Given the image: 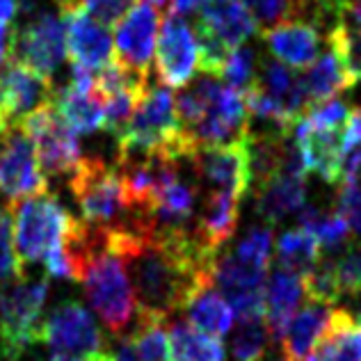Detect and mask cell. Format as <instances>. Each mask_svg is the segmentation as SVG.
I'll use <instances>...</instances> for the list:
<instances>
[{
  "mask_svg": "<svg viewBox=\"0 0 361 361\" xmlns=\"http://www.w3.org/2000/svg\"><path fill=\"white\" fill-rule=\"evenodd\" d=\"M60 14L64 21L66 53L75 66L101 71L115 62V44H112L110 30L87 16V12L78 5V0L64 5Z\"/></svg>",
  "mask_w": 361,
  "mask_h": 361,
  "instance_id": "9a60e30c",
  "label": "cell"
},
{
  "mask_svg": "<svg viewBox=\"0 0 361 361\" xmlns=\"http://www.w3.org/2000/svg\"><path fill=\"white\" fill-rule=\"evenodd\" d=\"M318 5H331V3H336V0H316Z\"/></svg>",
  "mask_w": 361,
  "mask_h": 361,
  "instance_id": "b9f144b4",
  "label": "cell"
},
{
  "mask_svg": "<svg viewBox=\"0 0 361 361\" xmlns=\"http://www.w3.org/2000/svg\"><path fill=\"white\" fill-rule=\"evenodd\" d=\"M21 268L12 243V206L0 204V279L21 277Z\"/></svg>",
  "mask_w": 361,
  "mask_h": 361,
  "instance_id": "e575fe53",
  "label": "cell"
},
{
  "mask_svg": "<svg viewBox=\"0 0 361 361\" xmlns=\"http://www.w3.org/2000/svg\"><path fill=\"white\" fill-rule=\"evenodd\" d=\"M192 30L213 37L231 51L259 35L261 27L240 0H202Z\"/></svg>",
  "mask_w": 361,
  "mask_h": 361,
  "instance_id": "ac0fdd59",
  "label": "cell"
},
{
  "mask_svg": "<svg viewBox=\"0 0 361 361\" xmlns=\"http://www.w3.org/2000/svg\"><path fill=\"white\" fill-rule=\"evenodd\" d=\"M75 217L51 192L12 202V243L18 263H44V259L69 235Z\"/></svg>",
  "mask_w": 361,
  "mask_h": 361,
  "instance_id": "3957f363",
  "label": "cell"
},
{
  "mask_svg": "<svg viewBox=\"0 0 361 361\" xmlns=\"http://www.w3.org/2000/svg\"><path fill=\"white\" fill-rule=\"evenodd\" d=\"M256 211L268 224L283 220L286 215L300 211L307 202V172H304L300 151L288 137L283 147L279 167L270 176L256 180Z\"/></svg>",
  "mask_w": 361,
  "mask_h": 361,
  "instance_id": "ba28073f",
  "label": "cell"
},
{
  "mask_svg": "<svg viewBox=\"0 0 361 361\" xmlns=\"http://www.w3.org/2000/svg\"><path fill=\"white\" fill-rule=\"evenodd\" d=\"M272 247H274V233L270 226H261V229H252L245 238L238 243V247L231 252L235 259L243 263L256 265V268L268 270L272 259Z\"/></svg>",
  "mask_w": 361,
  "mask_h": 361,
  "instance_id": "836d02e7",
  "label": "cell"
},
{
  "mask_svg": "<svg viewBox=\"0 0 361 361\" xmlns=\"http://www.w3.org/2000/svg\"><path fill=\"white\" fill-rule=\"evenodd\" d=\"M66 55L64 44V21L49 9L25 18V23L12 25V44L9 60H18L30 69L51 78L62 66Z\"/></svg>",
  "mask_w": 361,
  "mask_h": 361,
  "instance_id": "52a82bcc",
  "label": "cell"
},
{
  "mask_svg": "<svg viewBox=\"0 0 361 361\" xmlns=\"http://www.w3.org/2000/svg\"><path fill=\"white\" fill-rule=\"evenodd\" d=\"M115 361H172L165 322L137 320V325L112 353Z\"/></svg>",
  "mask_w": 361,
  "mask_h": 361,
  "instance_id": "d4e9b609",
  "label": "cell"
},
{
  "mask_svg": "<svg viewBox=\"0 0 361 361\" xmlns=\"http://www.w3.org/2000/svg\"><path fill=\"white\" fill-rule=\"evenodd\" d=\"M281 361H283V359H281Z\"/></svg>",
  "mask_w": 361,
  "mask_h": 361,
  "instance_id": "f6af8a7d",
  "label": "cell"
},
{
  "mask_svg": "<svg viewBox=\"0 0 361 361\" xmlns=\"http://www.w3.org/2000/svg\"><path fill=\"white\" fill-rule=\"evenodd\" d=\"M18 16V0H0V27H9Z\"/></svg>",
  "mask_w": 361,
  "mask_h": 361,
  "instance_id": "8d00e7d4",
  "label": "cell"
},
{
  "mask_svg": "<svg viewBox=\"0 0 361 361\" xmlns=\"http://www.w3.org/2000/svg\"><path fill=\"white\" fill-rule=\"evenodd\" d=\"M53 80L18 60L0 69V121L5 128L18 126L30 112L53 101Z\"/></svg>",
  "mask_w": 361,
  "mask_h": 361,
  "instance_id": "4fadbf2b",
  "label": "cell"
},
{
  "mask_svg": "<svg viewBox=\"0 0 361 361\" xmlns=\"http://www.w3.org/2000/svg\"><path fill=\"white\" fill-rule=\"evenodd\" d=\"M320 263L325 265L338 300L341 298H359L361 295V245L359 243H345L338 247V254L320 256Z\"/></svg>",
  "mask_w": 361,
  "mask_h": 361,
  "instance_id": "f1b7e54d",
  "label": "cell"
},
{
  "mask_svg": "<svg viewBox=\"0 0 361 361\" xmlns=\"http://www.w3.org/2000/svg\"><path fill=\"white\" fill-rule=\"evenodd\" d=\"M172 361H224L222 338H211L188 320H174L167 331Z\"/></svg>",
  "mask_w": 361,
  "mask_h": 361,
  "instance_id": "4316f807",
  "label": "cell"
},
{
  "mask_svg": "<svg viewBox=\"0 0 361 361\" xmlns=\"http://www.w3.org/2000/svg\"><path fill=\"white\" fill-rule=\"evenodd\" d=\"M256 73H259L256 53L247 44H243L238 49H231L229 55H226L220 78L224 80V85H229V87L245 92L256 80Z\"/></svg>",
  "mask_w": 361,
  "mask_h": 361,
  "instance_id": "d6a6232c",
  "label": "cell"
},
{
  "mask_svg": "<svg viewBox=\"0 0 361 361\" xmlns=\"http://www.w3.org/2000/svg\"><path fill=\"white\" fill-rule=\"evenodd\" d=\"M320 21L311 16H293L261 30V37L274 60L288 69H309L320 55Z\"/></svg>",
  "mask_w": 361,
  "mask_h": 361,
  "instance_id": "2e32d148",
  "label": "cell"
},
{
  "mask_svg": "<svg viewBox=\"0 0 361 361\" xmlns=\"http://www.w3.org/2000/svg\"><path fill=\"white\" fill-rule=\"evenodd\" d=\"M300 78H302L304 94H307L309 108L336 99L338 94H343L345 90L357 85L355 75L348 66L345 55H343V49H341L336 35L331 30L327 32L325 53H320L316 62L309 66V71L300 75Z\"/></svg>",
  "mask_w": 361,
  "mask_h": 361,
  "instance_id": "d6986e66",
  "label": "cell"
},
{
  "mask_svg": "<svg viewBox=\"0 0 361 361\" xmlns=\"http://www.w3.org/2000/svg\"><path fill=\"white\" fill-rule=\"evenodd\" d=\"M0 192L12 202L49 192V178L44 176L32 142L21 126L7 128L0 137Z\"/></svg>",
  "mask_w": 361,
  "mask_h": 361,
  "instance_id": "8fae6325",
  "label": "cell"
},
{
  "mask_svg": "<svg viewBox=\"0 0 361 361\" xmlns=\"http://www.w3.org/2000/svg\"><path fill=\"white\" fill-rule=\"evenodd\" d=\"M240 3L250 9L261 30L293 16H311V12L320 21V5L316 0H240Z\"/></svg>",
  "mask_w": 361,
  "mask_h": 361,
  "instance_id": "4dcf8cb0",
  "label": "cell"
},
{
  "mask_svg": "<svg viewBox=\"0 0 361 361\" xmlns=\"http://www.w3.org/2000/svg\"><path fill=\"white\" fill-rule=\"evenodd\" d=\"M343 130L316 128L307 119H300L293 128V142L300 151L304 172L318 174L327 183H338L343 176Z\"/></svg>",
  "mask_w": 361,
  "mask_h": 361,
  "instance_id": "e0dca14e",
  "label": "cell"
},
{
  "mask_svg": "<svg viewBox=\"0 0 361 361\" xmlns=\"http://www.w3.org/2000/svg\"><path fill=\"white\" fill-rule=\"evenodd\" d=\"M165 156L180 163L192 156L180 126L174 94L165 85H149L128 126L117 137V160Z\"/></svg>",
  "mask_w": 361,
  "mask_h": 361,
  "instance_id": "6da1fadb",
  "label": "cell"
},
{
  "mask_svg": "<svg viewBox=\"0 0 361 361\" xmlns=\"http://www.w3.org/2000/svg\"><path fill=\"white\" fill-rule=\"evenodd\" d=\"M18 126L30 137L46 178L73 172V167L80 160L78 135H73L66 128V123L60 119L53 103H46V106L30 112Z\"/></svg>",
  "mask_w": 361,
  "mask_h": 361,
  "instance_id": "8992f818",
  "label": "cell"
},
{
  "mask_svg": "<svg viewBox=\"0 0 361 361\" xmlns=\"http://www.w3.org/2000/svg\"><path fill=\"white\" fill-rule=\"evenodd\" d=\"M188 313V322L202 334L211 338H222L231 329V307L213 286L199 288L183 307ZM180 311V313H183Z\"/></svg>",
  "mask_w": 361,
  "mask_h": 361,
  "instance_id": "484cf974",
  "label": "cell"
},
{
  "mask_svg": "<svg viewBox=\"0 0 361 361\" xmlns=\"http://www.w3.org/2000/svg\"><path fill=\"white\" fill-rule=\"evenodd\" d=\"M5 130H7V128L3 126V121H0V137H3V133H5Z\"/></svg>",
  "mask_w": 361,
  "mask_h": 361,
  "instance_id": "7bdbcfd3",
  "label": "cell"
},
{
  "mask_svg": "<svg viewBox=\"0 0 361 361\" xmlns=\"http://www.w3.org/2000/svg\"><path fill=\"white\" fill-rule=\"evenodd\" d=\"M270 331L263 316L238 318L231 334V357L233 361H263L268 350Z\"/></svg>",
  "mask_w": 361,
  "mask_h": 361,
  "instance_id": "1f68e13d",
  "label": "cell"
},
{
  "mask_svg": "<svg viewBox=\"0 0 361 361\" xmlns=\"http://www.w3.org/2000/svg\"><path fill=\"white\" fill-rule=\"evenodd\" d=\"M199 3H202V0H169V9L183 16L188 12H192V9H197Z\"/></svg>",
  "mask_w": 361,
  "mask_h": 361,
  "instance_id": "f35d334b",
  "label": "cell"
},
{
  "mask_svg": "<svg viewBox=\"0 0 361 361\" xmlns=\"http://www.w3.org/2000/svg\"><path fill=\"white\" fill-rule=\"evenodd\" d=\"M165 12L169 9L160 7L154 0H137L130 12L117 23V35L112 44H115V62L123 71L149 78L160 16Z\"/></svg>",
  "mask_w": 361,
  "mask_h": 361,
  "instance_id": "9c48e42d",
  "label": "cell"
},
{
  "mask_svg": "<svg viewBox=\"0 0 361 361\" xmlns=\"http://www.w3.org/2000/svg\"><path fill=\"white\" fill-rule=\"evenodd\" d=\"M92 361H115V357H112V353H106V350H103V353H99Z\"/></svg>",
  "mask_w": 361,
  "mask_h": 361,
  "instance_id": "ab89813d",
  "label": "cell"
},
{
  "mask_svg": "<svg viewBox=\"0 0 361 361\" xmlns=\"http://www.w3.org/2000/svg\"><path fill=\"white\" fill-rule=\"evenodd\" d=\"M9 44H12V25L0 27V69L9 60Z\"/></svg>",
  "mask_w": 361,
  "mask_h": 361,
  "instance_id": "74e56055",
  "label": "cell"
},
{
  "mask_svg": "<svg viewBox=\"0 0 361 361\" xmlns=\"http://www.w3.org/2000/svg\"><path fill=\"white\" fill-rule=\"evenodd\" d=\"M265 277L268 270L243 263L233 254H220L215 261L213 286L238 313V318H254L265 313Z\"/></svg>",
  "mask_w": 361,
  "mask_h": 361,
  "instance_id": "5bb4252c",
  "label": "cell"
},
{
  "mask_svg": "<svg viewBox=\"0 0 361 361\" xmlns=\"http://www.w3.org/2000/svg\"><path fill=\"white\" fill-rule=\"evenodd\" d=\"M51 103L73 135H92L103 128V103L97 92H75L64 85L53 92Z\"/></svg>",
  "mask_w": 361,
  "mask_h": 361,
  "instance_id": "cb8c5ba5",
  "label": "cell"
},
{
  "mask_svg": "<svg viewBox=\"0 0 361 361\" xmlns=\"http://www.w3.org/2000/svg\"><path fill=\"white\" fill-rule=\"evenodd\" d=\"M199 69V51L192 25L169 9L156 46V73L165 87H185Z\"/></svg>",
  "mask_w": 361,
  "mask_h": 361,
  "instance_id": "7c38bea8",
  "label": "cell"
},
{
  "mask_svg": "<svg viewBox=\"0 0 361 361\" xmlns=\"http://www.w3.org/2000/svg\"><path fill=\"white\" fill-rule=\"evenodd\" d=\"M359 316H361V311H359ZM359 322H361V320H359Z\"/></svg>",
  "mask_w": 361,
  "mask_h": 361,
  "instance_id": "ee69618b",
  "label": "cell"
},
{
  "mask_svg": "<svg viewBox=\"0 0 361 361\" xmlns=\"http://www.w3.org/2000/svg\"><path fill=\"white\" fill-rule=\"evenodd\" d=\"M46 295L49 277L39 281L14 277L0 283V355L5 361H18L37 343Z\"/></svg>",
  "mask_w": 361,
  "mask_h": 361,
  "instance_id": "277c9868",
  "label": "cell"
},
{
  "mask_svg": "<svg viewBox=\"0 0 361 361\" xmlns=\"http://www.w3.org/2000/svg\"><path fill=\"white\" fill-rule=\"evenodd\" d=\"M188 160L192 163L197 176L208 185V192H226L243 199L252 188L250 137L197 149Z\"/></svg>",
  "mask_w": 361,
  "mask_h": 361,
  "instance_id": "30bf717a",
  "label": "cell"
},
{
  "mask_svg": "<svg viewBox=\"0 0 361 361\" xmlns=\"http://www.w3.org/2000/svg\"><path fill=\"white\" fill-rule=\"evenodd\" d=\"M94 357H97V355H94ZM94 357H92V359H94ZM92 359H53V357H51L49 361H92Z\"/></svg>",
  "mask_w": 361,
  "mask_h": 361,
  "instance_id": "60d3db41",
  "label": "cell"
},
{
  "mask_svg": "<svg viewBox=\"0 0 361 361\" xmlns=\"http://www.w3.org/2000/svg\"><path fill=\"white\" fill-rule=\"evenodd\" d=\"M137 0H78V5L103 27H117V23L130 12Z\"/></svg>",
  "mask_w": 361,
  "mask_h": 361,
  "instance_id": "d590c367",
  "label": "cell"
},
{
  "mask_svg": "<svg viewBox=\"0 0 361 361\" xmlns=\"http://www.w3.org/2000/svg\"><path fill=\"white\" fill-rule=\"evenodd\" d=\"M69 185L85 224L94 229L137 231V220L117 167L106 165L101 158H80L71 172Z\"/></svg>",
  "mask_w": 361,
  "mask_h": 361,
  "instance_id": "7a4b0ae2",
  "label": "cell"
},
{
  "mask_svg": "<svg viewBox=\"0 0 361 361\" xmlns=\"http://www.w3.org/2000/svg\"><path fill=\"white\" fill-rule=\"evenodd\" d=\"M329 304H318L307 300L302 309H298L295 316L283 329L279 338L283 361H311L316 353L318 341L325 334V329L331 320Z\"/></svg>",
  "mask_w": 361,
  "mask_h": 361,
  "instance_id": "ffe728a7",
  "label": "cell"
},
{
  "mask_svg": "<svg viewBox=\"0 0 361 361\" xmlns=\"http://www.w3.org/2000/svg\"><path fill=\"white\" fill-rule=\"evenodd\" d=\"M39 343L49 348L53 359H92L103 353V334L80 302L58 304L39 325Z\"/></svg>",
  "mask_w": 361,
  "mask_h": 361,
  "instance_id": "5b68a950",
  "label": "cell"
},
{
  "mask_svg": "<svg viewBox=\"0 0 361 361\" xmlns=\"http://www.w3.org/2000/svg\"><path fill=\"white\" fill-rule=\"evenodd\" d=\"M274 256H277L279 270L295 274V277L304 279L307 274L316 268V263L320 261V245L313 238L309 231L295 229L286 231L274 245Z\"/></svg>",
  "mask_w": 361,
  "mask_h": 361,
  "instance_id": "83f0119b",
  "label": "cell"
},
{
  "mask_svg": "<svg viewBox=\"0 0 361 361\" xmlns=\"http://www.w3.org/2000/svg\"><path fill=\"white\" fill-rule=\"evenodd\" d=\"M240 215V199L226 192H208L204 211L195 226L197 240L208 252L220 254L222 247L233 238Z\"/></svg>",
  "mask_w": 361,
  "mask_h": 361,
  "instance_id": "44dd1931",
  "label": "cell"
},
{
  "mask_svg": "<svg viewBox=\"0 0 361 361\" xmlns=\"http://www.w3.org/2000/svg\"><path fill=\"white\" fill-rule=\"evenodd\" d=\"M311 361H361V322L345 309L331 311Z\"/></svg>",
  "mask_w": 361,
  "mask_h": 361,
  "instance_id": "603a6c76",
  "label": "cell"
},
{
  "mask_svg": "<svg viewBox=\"0 0 361 361\" xmlns=\"http://www.w3.org/2000/svg\"><path fill=\"white\" fill-rule=\"evenodd\" d=\"M304 298L302 279L295 274L277 270L265 283V325L272 338H281L283 329L295 316Z\"/></svg>",
  "mask_w": 361,
  "mask_h": 361,
  "instance_id": "7402d4cb",
  "label": "cell"
},
{
  "mask_svg": "<svg viewBox=\"0 0 361 361\" xmlns=\"http://www.w3.org/2000/svg\"><path fill=\"white\" fill-rule=\"evenodd\" d=\"M300 229L309 231L318 240L320 250H338L350 240V224L343 220L341 213H325L318 206H304L300 211Z\"/></svg>",
  "mask_w": 361,
  "mask_h": 361,
  "instance_id": "f546056e",
  "label": "cell"
}]
</instances>
